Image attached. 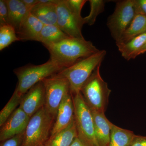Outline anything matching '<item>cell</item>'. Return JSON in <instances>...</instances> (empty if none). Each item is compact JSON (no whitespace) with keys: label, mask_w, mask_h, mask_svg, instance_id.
Here are the masks:
<instances>
[{"label":"cell","mask_w":146,"mask_h":146,"mask_svg":"<svg viewBox=\"0 0 146 146\" xmlns=\"http://www.w3.org/2000/svg\"><path fill=\"white\" fill-rule=\"evenodd\" d=\"M145 52H146V42L145 44L142 47L141 49L138 51L137 54V56L139 55L143 54Z\"/></svg>","instance_id":"obj_32"},{"label":"cell","mask_w":146,"mask_h":146,"mask_svg":"<svg viewBox=\"0 0 146 146\" xmlns=\"http://www.w3.org/2000/svg\"><path fill=\"white\" fill-rule=\"evenodd\" d=\"M146 33V16L136 13L127 29L124 33L119 42L116 44H126L134 37Z\"/></svg>","instance_id":"obj_17"},{"label":"cell","mask_w":146,"mask_h":146,"mask_svg":"<svg viewBox=\"0 0 146 146\" xmlns=\"http://www.w3.org/2000/svg\"><path fill=\"white\" fill-rule=\"evenodd\" d=\"M46 104V91L42 81L33 86L23 96L19 107L31 118Z\"/></svg>","instance_id":"obj_10"},{"label":"cell","mask_w":146,"mask_h":146,"mask_svg":"<svg viewBox=\"0 0 146 146\" xmlns=\"http://www.w3.org/2000/svg\"><path fill=\"white\" fill-rule=\"evenodd\" d=\"M106 54V51L100 50L98 52L58 73L69 82L72 95L81 92L84 84L97 67L101 64Z\"/></svg>","instance_id":"obj_3"},{"label":"cell","mask_w":146,"mask_h":146,"mask_svg":"<svg viewBox=\"0 0 146 146\" xmlns=\"http://www.w3.org/2000/svg\"><path fill=\"white\" fill-rule=\"evenodd\" d=\"M31 117L18 107L1 127L0 141L6 140L25 132Z\"/></svg>","instance_id":"obj_11"},{"label":"cell","mask_w":146,"mask_h":146,"mask_svg":"<svg viewBox=\"0 0 146 146\" xmlns=\"http://www.w3.org/2000/svg\"><path fill=\"white\" fill-rule=\"evenodd\" d=\"M42 146H48V145H46V143H45L44 144V145H43Z\"/></svg>","instance_id":"obj_33"},{"label":"cell","mask_w":146,"mask_h":146,"mask_svg":"<svg viewBox=\"0 0 146 146\" xmlns=\"http://www.w3.org/2000/svg\"><path fill=\"white\" fill-rule=\"evenodd\" d=\"M19 41L13 27L10 25L0 26V50L2 51L13 42Z\"/></svg>","instance_id":"obj_22"},{"label":"cell","mask_w":146,"mask_h":146,"mask_svg":"<svg viewBox=\"0 0 146 146\" xmlns=\"http://www.w3.org/2000/svg\"><path fill=\"white\" fill-rule=\"evenodd\" d=\"M22 1L30 11H31L39 2V0H22Z\"/></svg>","instance_id":"obj_30"},{"label":"cell","mask_w":146,"mask_h":146,"mask_svg":"<svg viewBox=\"0 0 146 146\" xmlns=\"http://www.w3.org/2000/svg\"><path fill=\"white\" fill-rule=\"evenodd\" d=\"M8 7L9 24L16 32L31 11L22 0H5Z\"/></svg>","instance_id":"obj_15"},{"label":"cell","mask_w":146,"mask_h":146,"mask_svg":"<svg viewBox=\"0 0 146 146\" xmlns=\"http://www.w3.org/2000/svg\"><path fill=\"white\" fill-rule=\"evenodd\" d=\"M57 5L38 3L31 12L44 25L57 26Z\"/></svg>","instance_id":"obj_16"},{"label":"cell","mask_w":146,"mask_h":146,"mask_svg":"<svg viewBox=\"0 0 146 146\" xmlns=\"http://www.w3.org/2000/svg\"><path fill=\"white\" fill-rule=\"evenodd\" d=\"M101 64L97 67L84 84L81 93L91 110L105 112L109 102L111 90L100 74Z\"/></svg>","instance_id":"obj_5"},{"label":"cell","mask_w":146,"mask_h":146,"mask_svg":"<svg viewBox=\"0 0 146 146\" xmlns=\"http://www.w3.org/2000/svg\"><path fill=\"white\" fill-rule=\"evenodd\" d=\"M74 112L72 96L70 93L65 96L59 106L49 138H53L70 124L75 119Z\"/></svg>","instance_id":"obj_12"},{"label":"cell","mask_w":146,"mask_h":146,"mask_svg":"<svg viewBox=\"0 0 146 146\" xmlns=\"http://www.w3.org/2000/svg\"><path fill=\"white\" fill-rule=\"evenodd\" d=\"M58 27L63 32L73 38L83 39L82 29L83 18L78 16L71 9L67 0H60L57 5Z\"/></svg>","instance_id":"obj_9"},{"label":"cell","mask_w":146,"mask_h":146,"mask_svg":"<svg viewBox=\"0 0 146 146\" xmlns=\"http://www.w3.org/2000/svg\"><path fill=\"white\" fill-rule=\"evenodd\" d=\"M131 146H146V136L135 135Z\"/></svg>","instance_id":"obj_29"},{"label":"cell","mask_w":146,"mask_h":146,"mask_svg":"<svg viewBox=\"0 0 146 146\" xmlns=\"http://www.w3.org/2000/svg\"><path fill=\"white\" fill-rule=\"evenodd\" d=\"M89 2L91 7L90 13L83 18V20L84 24L91 26L95 23L98 16L104 11L105 1L102 0H90Z\"/></svg>","instance_id":"obj_24"},{"label":"cell","mask_w":146,"mask_h":146,"mask_svg":"<svg viewBox=\"0 0 146 146\" xmlns=\"http://www.w3.org/2000/svg\"><path fill=\"white\" fill-rule=\"evenodd\" d=\"M77 137V131L74 119L66 128L53 138H49L46 144L48 146H70Z\"/></svg>","instance_id":"obj_18"},{"label":"cell","mask_w":146,"mask_h":146,"mask_svg":"<svg viewBox=\"0 0 146 146\" xmlns=\"http://www.w3.org/2000/svg\"><path fill=\"white\" fill-rule=\"evenodd\" d=\"M72 95L78 137L86 146H100L96 137L91 110L85 102L81 92Z\"/></svg>","instance_id":"obj_6"},{"label":"cell","mask_w":146,"mask_h":146,"mask_svg":"<svg viewBox=\"0 0 146 146\" xmlns=\"http://www.w3.org/2000/svg\"><path fill=\"white\" fill-rule=\"evenodd\" d=\"M70 36L65 34L57 25H44L37 42H41L44 46L56 44Z\"/></svg>","instance_id":"obj_19"},{"label":"cell","mask_w":146,"mask_h":146,"mask_svg":"<svg viewBox=\"0 0 146 146\" xmlns=\"http://www.w3.org/2000/svg\"><path fill=\"white\" fill-rule=\"evenodd\" d=\"M24 133L25 132L1 142V146H21L23 139Z\"/></svg>","instance_id":"obj_27"},{"label":"cell","mask_w":146,"mask_h":146,"mask_svg":"<svg viewBox=\"0 0 146 146\" xmlns=\"http://www.w3.org/2000/svg\"><path fill=\"white\" fill-rule=\"evenodd\" d=\"M87 1L86 0H67L71 9L76 15L81 17L82 9Z\"/></svg>","instance_id":"obj_26"},{"label":"cell","mask_w":146,"mask_h":146,"mask_svg":"<svg viewBox=\"0 0 146 146\" xmlns=\"http://www.w3.org/2000/svg\"><path fill=\"white\" fill-rule=\"evenodd\" d=\"M46 91V107L56 118L58 108L64 97L71 93L68 80L58 74L42 80Z\"/></svg>","instance_id":"obj_8"},{"label":"cell","mask_w":146,"mask_h":146,"mask_svg":"<svg viewBox=\"0 0 146 146\" xmlns=\"http://www.w3.org/2000/svg\"><path fill=\"white\" fill-rule=\"evenodd\" d=\"M64 69L50 59L42 65L29 64L17 68L13 71L18 79L14 92L22 97L36 84Z\"/></svg>","instance_id":"obj_2"},{"label":"cell","mask_w":146,"mask_h":146,"mask_svg":"<svg viewBox=\"0 0 146 146\" xmlns=\"http://www.w3.org/2000/svg\"><path fill=\"white\" fill-rule=\"evenodd\" d=\"M55 118L44 106L31 118L21 146H42L49 138Z\"/></svg>","instance_id":"obj_4"},{"label":"cell","mask_w":146,"mask_h":146,"mask_svg":"<svg viewBox=\"0 0 146 146\" xmlns=\"http://www.w3.org/2000/svg\"><path fill=\"white\" fill-rule=\"evenodd\" d=\"M91 110L98 143L100 146H108L112 123L106 117L104 112Z\"/></svg>","instance_id":"obj_13"},{"label":"cell","mask_w":146,"mask_h":146,"mask_svg":"<svg viewBox=\"0 0 146 146\" xmlns=\"http://www.w3.org/2000/svg\"><path fill=\"white\" fill-rule=\"evenodd\" d=\"M136 14L134 0L117 2L115 11L108 18L107 25L116 44L129 26Z\"/></svg>","instance_id":"obj_7"},{"label":"cell","mask_w":146,"mask_h":146,"mask_svg":"<svg viewBox=\"0 0 146 146\" xmlns=\"http://www.w3.org/2000/svg\"><path fill=\"white\" fill-rule=\"evenodd\" d=\"M10 25L8 7L5 0L0 1V26Z\"/></svg>","instance_id":"obj_25"},{"label":"cell","mask_w":146,"mask_h":146,"mask_svg":"<svg viewBox=\"0 0 146 146\" xmlns=\"http://www.w3.org/2000/svg\"><path fill=\"white\" fill-rule=\"evenodd\" d=\"M146 42V33L134 37L126 44L117 45L118 50L125 59H134L137 54Z\"/></svg>","instance_id":"obj_20"},{"label":"cell","mask_w":146,"mask_h":146,"mask_svg":"<svg viewBox=\"0 0 146 146\" xmlns=\"http://www.w3.org/2000/svg\"><path fill=\"white\" fill-rule=\"evenodd\" d=\"M70 146H86L82 142L78 137H77L75 138L74 141H73L71 145Z\"/></svg>","instance_id":"obj_31"},{"label":"cell","mask_w":146,"mask_h":146,"mask_svg":"<svg viewBox=\"0 0 146 146\" xmlns=\"http://www.w3.org/2000/svg\"><path fill=\"white\" fill-rule=\"evenodd\" d=\"M136 13L146 16V0H134Z\"/></svg>","instance_id":"obj_28"},{"label":"cell","mask_w":146,"mask_h":146,"mask_svg":"<svg viewBox=\"0 0 146 146\" xmlns=\"http://www.w3.org/2000/svg\"><path fill=\"white\" fill-rule=\"evenodd\" d=\"M44 46L49 52L50 59L64 69L100 50L91 41L71 37Z\"/></svg>","instance_id":"obj_1"},{"label":"cell","mask_w":146,"mask_h":146,"mask_svg":"<svg viewBox=\"0 0 146 146\" xmlns=\"http://www.w3.org/2000/svg\"><path fill=\"white\" fill-rule=\"evenodd\" d=\"M44 25L30 12L16 32L20 41H37Z\"/></svg>","instance_id":"obj_14"},{"label":"cell","mask_w":146,"mask_h":146,"mask_svg":"<svg viewBox=\"0 0 146 146\" xmlns=\"http://www.w3.org/2000/svg\"><path fill=\"white\" fill-rule=\"evenodd\" d=\"M135 135L133 131L112 123L108 146H131Z\"/></svg>","instance_id":"obj_21"},{"label":"cell","mask_w":146,"mask_h":146,"mask_svg":"<svg viewBox=\"0 0 146 146\" xmlns=\"http://www.w3.org/2000/svg\"><path fill=\"white\" fill-rule=\"evenodd\" d=\"M21 99L22 97L14 92L10 100L0 112V126L1 127L4 124L17 109L18 106H20Z\"/></svg>","instance_id":"obj_23"}]
</instances>
